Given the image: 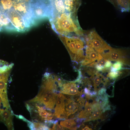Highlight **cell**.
Wrapping results in <instances>:
<instances>
[{"label": "cell", "mask_w": 130, "mask_h": 130, "mask_svg": "<svg viewBox=\"0 0 130 130\" xmlns=\"http://www.w3.org/2000/svg\"><path fill=\"white\" fill-rule=\"evenodd\" d=\"M49 20L52 29L59 35L70 36L84 35L76 13L65 12L54 15Z\"/></svg>", "instance_id": "6da1fadb"}, {"label": "cell", "mask_w": 130, "mask_h": 130, "mask_svg": "<svg viewBox=\"0 0 130 130\" xmlns=\"http://www.w3.org/2000/svg\"><path fill=\"white\" fill-rule=\"evenodd\" d=\"M69 52L72 60L81 63L84 59L86 44L84 39L82 36L73 35L68 36L59 35Z\"/></svg>", "instance_id": "7a4b0ae2"}, {"label": "cell", "mask_w": 130, "mask_h": 130, "mask_svg": "<svg viewBox=\"0 0 130 130\" xmlns=\"http://www.w3.org/2000/svg\"><path fill=\"white\" fill-rule=\"evenodd\" d=\"M85 40L86 46L93 48L101 55L111 48L94 30L89 32Z\"/></svg>", "instance_id": "3957f363"}, {"label": "cell", "mask_w": 130, "mask_h": 130, "mask_svg": "<svg viewBox=\"0 0 130 130\" xmlns=\"http://www.w3.org/2000/svg\"><path fill=\"white\" fill-rule=\"evenodd\" d=\"M129 52L127 49L111 48L101 56L104 59L110 61H118L123 65H130Z\"/></svg>", "instance_id": "277c9868"}, {"label": "cell", "mask_w": 130, "mask_h": 130, "mask_svg": "<svg viewBox=\"0 0 130 130\" xmlns=\"http://www.w3.org/2000/svg\"><path fill=\"white\" fill-rule=\"evenodd\" d=\"M4 13L9 19L16 31L24 32L29 29L23 17L12 7L5 11Z\"/></svg>", "instance_id": "5b68a950"}, {"label": "cell", "mask_w": 130, "mask_h": 130, "mask_svg": "<svg viewBox=\"0 0 130 130\" xmlns=\"http://www.w3.org/2000/svg\"><path fill=\"white\" fill-rule=\"evenodd\" d=\"M8 73L7 72L0 74V97L3 107L5 108L10 109L7 91V83Z\"/></svg>", "instance_id": "8992f818"}, {"label": "cell", "mask_w": 130, "mask_h": 130, "mask_svg": "<svg viewBox=\"0 0 130 130\" xmlns=\"http://www.w3.org/2000/svg\"><path fill=\"white\" fill-rule=\"evenodd\" d=\"M85 57L81 63L82 66H85L94 62L99 61L103 58L98 52L93 48L86 45Z\"/></svg>", "instance_id": "52a82bcc"}, {"label": "cell", "mask_w": 130, "mask_h": 130, "mask_svg": "<svg viewBox=\"0 0 130 130\" xmlns=\"http://www.w3.org/2000/svg\"><path fill=\"white\" fill-rule=\"evenodd\" d=\"M13 113L11 109L0 108V121L3 123L9 130H13Z\"/></svg>", "instance_id": "ba28073f"}, {"label": "cell", "mask_w": 130, "mask_h": 130, "mask_svg": "<svg viewBox=\"0 0 130 130\" xmlns=\"http://www.w3.org/2000/svg\"><path fill=\"white\" fill-rule=\"evenodd\" d=\"M65 104V118H68L71 114H74L80 110L83 107L79 103L75 102L73 99L66 98Z\"/></svg>", "instance_id": "9c48e42d"}, {"label": "cell", "mask_w": 130, "mask_h": 130, "mask_svg": "<svg viewBox=\"0 0 130 130\" xmlns=\"http://www.w3.org/2000/svg\"><path fill=\"white\" fill-rule=\"evenodd\" d=\"M94 91L97 92L101 88H104L109 82V79L98 72L92 79Z\"/></svg>", "instance_id": "30bf717a"}, {"label": "cell", "mask_w": 130, "mask_h": 130, "mask_svg": "<svg viewBox=\"0 0 130 130\" xmlns=\"http://www.w3.org/2000/svg\"><path fill=\"white\" fill-rule=\"evenodd\" d=\"M30 100L42 104L46 108L51 110L53 109L56 102V101L48 97L38 95Z\"/></svg>", "instance_id": "8fae6325"}, {"label": "cell", "mask_w": 130, "mask_h": 130, "mask_svg": "<svg viewBox=\"0 0 130 130\" xmlns=\"http://www.w3.org/2000/svg\"><path fill=\"white\" fill-rule=\"evenodd\" d=\"M66 12L76 13L81 3V0H63Z\"/></svg>", "instance_id": "7c38bea8"}, {"label": "cell", "mask_w": 130, "mask_h": 130, "mask_svg": "<svg viewBox=\"0 0 130 130\" xmlns=\"http://www.w3.org/2000/svg\"><path fill=\"white\" fill-rule=\"evenodd\" d=\"M55 112L53 116L58 118H64L65 112V102L64 100L57 99Z\"/></svg>", "instance_id": "4fadbf2b"}, {"label": "cell", "mask_w": 130, "mask_h": 130, "mask_svg": "<svg viewBox=\"0 0 130 130\" xmlns=\"http://www.w3.org/2000/svg\"><path fill=\"white\" fill-rule=\"evenodd\" d=\"M92 103H89L88 101L86 102L84 109L82 110L79 113L78 116V118L85 119L91 115L93 109Z\"/></svg>", "instance_id": "5bb4252c"}, {"label": "cell", "mask_w": 130, "mask_h": 130, "mask_svg": "<svg viewBox=\"0 0 130 130\" xmlns=\"http://www.w3.org/2000/svg\"><path fill=\"white\" fill-rule=\"evenodd\" d=\"M116 7L122 12L129 11L130 9V0H117Z\"/></svg>", "instance_id": "9a60e30c"}, {"label": "cell", "mask_w": 130, "mask_h": 130, "mask_svg": "<svg viewBox=\"0 0 130 130\" xmlns=\"http://www.w3.org/2000/svg\"><path fill=\"white\" fill-rule=\"evenodd\" d=\"M60 124L62 126L71 130H76L77 127L74 119H67L61 121Z\"/></svg>", "instance_id": "2e32d148"}, {"label": "cell", "mask_w": 130, "mask_h": 130, "mask_svg": "<svg viewBox=\"0 0 130 130\" xmlns=\"http://www.w3.org/2000/svg\"><path fill=\"white\" fill-rule=\"evenodd\" d=\"M0 3L5 12L10 9L13 6L12 0H0Z\"/></svg>", "instance_id": "e0dca14e"}, {"label": "cell", "mask_w": 130, "mask_h": 130, "mask_svg": "<svg viewBox=\"0 0 130 130\" xmlns=\"http://www.w3.org/2000/svg\"><path fill=\"white\" fill-rule=\"evenodd\" d=\"M119 71L115 72H111L108 73L107 75V78L110 79H115L117 78L122 75L124 72L123 71Z\"/></svg>", "instance_id": "ac0fdd59"}, {"label": "cell", "mask_w": 130, "mask_h": 130, "mask_svg": "<svg viewBox=\"0 0 130 130\" xmlns=\"http://www.w3.org/2000/svg\"><path fill=\"white\" fill-rule=\"evenodd\" d=\"M123 64L121 62L117 61L112 64L110 68L111 72H115L121 70L123 68L122 66Z\"/></svg>", "instance_id": "d6986e66"}, {"label": "cell", "mask_w": 130, "mask_h": 130, "mask_svg": "<svg viewBox=\"0 0 130 130\" xmlns=\"http://www.w3.org/2000/svg\"><path fill=\"white\" fill-rule=\"evenodd\" d=\"M52 128L54 130H64L65 129L63 126L58 124V122L56 124H53Z\"/></svg>", "instance_id": "ffe728a7"}, {"label": "cell", "mask_w": 130, "mask_h": 130, "mask_svg": "<svg viewBox=\"0 0 130 130\" xmlns=\"http://www.w3.org/2000/svg\"><path fill=\"white\" fill-rule=\"evenodd\" d=\"M112 64L110 61L107 60L104 66V68H109L111 66Z\"/></svg>", "instance_id": "44dd1931"}, {"label": "cell", "mask_w": 130, "mask_h": 130, "mask_svg": "<svg viewBox=\"0 0 130 130\" xmlns=\"http://www.w3.org/2000/svg\"><path fill=\"white\" fill-rule=\"evenodd\" d=\"M66 98L65 96L61 93H59L57 95V99L58 100H65Z\"/></svg>", "instance_id": "7402d4cb"}, {"label": "cell", "mask_w": 130, "mask_h": 130, "mask_svg": "<svg viewBox=\"0 0 130 130\" xmlns=\"http://www.w3.org/2000/svg\"><path fill=\"white\" fill-rule=\"evenodd\" d=\"M98 71H102L104 68V66L97 65L95 67Z\"/></svg>", "instance_id": "603a6c76"}, {"label": "cell", "mask_w": 130, "mask_h": 130, "mask_svg": "<svg viewBox=\"0 0 130 130\" xmlns=\"http://www.w3.org/2000/svg\"><path fill=\"white\" fill-rule=\"evenodd\" d=\"M115 6L116 7L117 5V0H107Z\"/></svg>", "instance_id": "cb8c5ba5"}, {"label": "cell", "mask_w": 130, "mask_h": 130, "mask_svg": "<svg viewBox=\"0 0 130 130\" xmlns=\"http://www.w3.org/2000/svg\"><path fill=\"white\" fill-rule=\"evenodd\" d=\"M83 130H92V129L90 128L88 126H85L84 128H82V129Z\"/></svg>", "instance_id": "d4e9b609"}, {"label": "cell", "mask_w": 130, "mask_h": 130, "mask_svg": "<svg viewBox=\"0 0 130 130\" xmlns=\"http://www.w3.org/2000/svg\"><path fill=\"white\" fill-rule=\"evenodd\" d=\"M4 11L3 10L0 3V13H4Z\"/></svg>", "instance_id": "484cf974"}, {"label": "cell", "mask_w": 130, "mask_h": 130, "mask_svg": "<svg viewBox=\"0 0 130 130\" xmlns=\"http://www.w3.org/2000/svg\"><path fill=\"white\" fill-rule=\"evenodd\" d=\"M1 98L0 97V108L1 106Z\"/></svg>", "instance_id": "4316f807"}]
</instances>
